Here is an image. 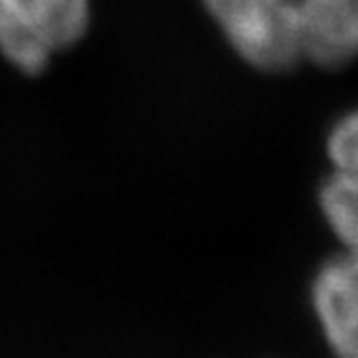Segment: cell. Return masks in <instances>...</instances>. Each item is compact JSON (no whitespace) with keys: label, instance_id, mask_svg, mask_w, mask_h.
Here are the masks:
<instances>
[{"label":"cell","instance_id":"1","mask_svg":"<svg viewBox=\"0 0 358 358\" xmlns=\"http://www.w3.org/2000/svg\"><path fill=\"white\" fill-rule=\"evenodd\" d=\"M87 25L90 0H0V55L22 73H40Z\"/></svg>","mask_w":358,"mask_h":358},{"label":"cell","instance_id":"2","mask_svg":"<svg viewBox=\"0 0 358 358\" xmlns=\"http://www.w3.org/2000/svg\"><path fill=\"white\" fill-rule=\"evenodd\" d=\"M204 8L249 65L284 73L301 62L291 0H204Z\"/></svg>","mask_w":358,"mask_h":358},{"label":"cell","instance_id":"3","mask_svg":"<svg viewBox=\"0 0 358 358\" xmlns=\"http://www.w3.org/2000/svg\"><path fill=\"white\" fill-rule=\"evenodd\" d=\"M326 150L331 174L319 192L321 212L346 252H358V110L334 124Z\"/></svg>","mask_w":358,"mask_h":358},{"label":"cell","instance_id":"4","mask_svg":"<svg viewBox=\"0 0 358 358\" xmlns=\"http://www.w3.org/2000/svg\"><path fill=\"white\" fill-rule=\"evenodd\" d=\"M311 303L334 358H358V252L334 257L319 268Z\"/></svg>","mask_w":358,"mask_h":358},{"label":"cell","instance_id":"5","mask_svg":"<svg viewBox=\"0 0 358 358\" xmlns=\"http://www.w3.org/2000/svg\"><path fill=\"white\" fill-rule=\"evenodd\" d=\"M301 60L341 67L358 57V0H291Z\"/></svg>","mask_w":358,"mask_h":358}]
</instances>
